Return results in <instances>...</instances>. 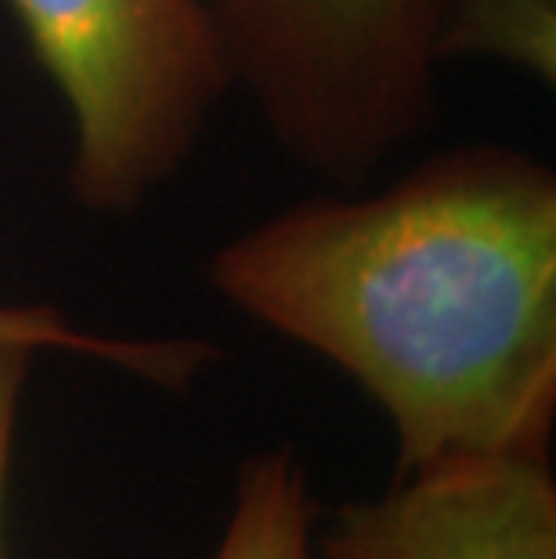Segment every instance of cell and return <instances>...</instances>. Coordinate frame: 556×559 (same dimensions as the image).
<instances>
[{
    "mask_svg": "<svg viewBox=\"0 0 556 559\" xmlns=\"http://www.w3.org/2000/svg\"><path fill=\"white\" fill-rule=\"evenodd\" d=\"M246 318L322 354L394 430L398 473L466 451H549L556 174L495 141L380 192L307 199L210 257Z\"/></svg>",
    "mask_w": 556,
    "mask_h": 559,
    "instance_id": "obj_1",
    "label": "cell"
},
{
    "mask_svg": "<svg viewBox=\"0 0 556 559\" xmlns=\"http://www.w3.org/2000/svg\"><path fill=\"white\" fill-rule=\"evenodd\" d=\"M470 0H199L232 91L304 174L358 192L437 120Z\"/></svg>",
    "mask_w": 556,
    "mask_h": 559,
    "instance_id": "obj_2",
    "label": "cell"
},
{
    "mask_svg": "<svg viewBox=\"0 0 556 559\" xmlns=\"http://www.w3.org/2000/svg\"><path fill=\"white\" fill-rule=\"evenodd\" d=\"M73 120L69 195L127 217L167 188L232 94L199 0H8Z\"/></svg>",
    "mask_w": 556,
    "mask_h": 559,
    "instance_id": "obj_3",
    "label": "cell"
},
{
    "mask_svg": "<svg viewBox=\"0 0 556 559\" xmlns=\"http://www.w3.org/2000/svg\"><path fill=\"white\" fill-rule=\"evenodd\" d=\"M322 559H556V480L546 451H466L398 473L347 502Z\"/></svg>",
    "mask_w": 556,
    "mask_h": 559,
    "instance_id": "obj_4",
    "label": "cell"
},
{
    "mask_svg": "<svg viewBox=\"0 0 556 559\" xmlns=\"http://www.w3.org/2000/svg\"><path fill=\"white\" fill-rule=\"evenodd\" d=\"M0 347H22L33 354H73L152 383L159 390H188L210 365L221 361V347L192 336H113L84 329L47 304H0Z\"/></svg>",
    "mask_w": 556,
    "mask_h": 559,
    "instance_id": "obj_5",
    "label": "cell"
},
{
    "mask_svg": "<svg viewBox=\"0 0 556 559\" xmlns=\"http://www.w3.org/2000/svg\"><path fill=\"white\" fill-rule=\"evenodd\" d=\"M315 498L293 448L246 459L214 559H311Z\"/></svg>",
    "mask_w": 556,
    "mask_h": 559,
    "instance_id": "obj_6",
    "label": "cell"
},
{
    "mask_svg": "<svg viewBox=\"0 0 556 559\" xmlns=\"http://www.w3.org/2000/svg\"><path fill=\"white\" fill-rule=\"evenodd\" d=\"M456 58H499L553 83L556 0H470L448 47V62Z\"/></svg>",
    "mask_w": 556,
    "mask_h": 559,
    "instance_id": "obj_7",
    "label": "cell"
},
{
    "mask_svg": "<svg viewBox=\"0 0 556 559\" xmlns=\"http://www.w3.org/2000/svg\"><path fill=\"white\" fill-rule=\"evenodd\" d=\"M37 354L22 347H0V531H4V484L11 451H15L19 415H22V394L29 383V368ZM0 559H4V545H0Z\"/></svg>",
    "mask_w": 556,
    "mask_h": 559,
    "instance_id": "obj_8",
    "label": "cell"
}]
</instances>
